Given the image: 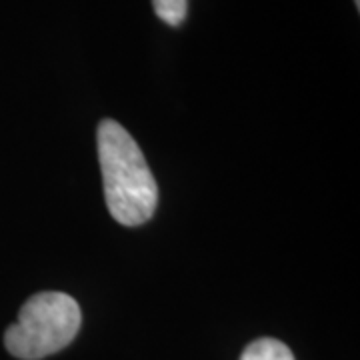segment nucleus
Listing matches in <instances>:
<instances>
[{
	"label": "nucleus",
	"mask_w": 360,
	"mask_h": 360,
	"mask_svg": "<svg viewBox=\"0 0 360 360\" xmlns=\"http://www.w3.org/2000/svg\"><path fill=\"white\" fill-rule=\"evenodd\" d=\"M156 16L168 26H180L188 14V0H153Z\"/></svg>",
	"instance_id": "nucleus-4"
},
{
	"label": "nucleus",
	"mask_w": 360,
	"mask_h": 360,
	"mask_svg": "<svg viewBox=\"0 0 360 360\" xmlns=\"http://www.w3.org/2000/svg\"><path fill=\"white\" fill-rule=\"evenodd\" d=\"M82 312L65 292H39L20 309L18 321L6 330V350L20 360H40L66 348L80 330Z\"/></svg>",
	"instance_id": "nucleus-2"
},
{
	"label": "nucleus",
	"mask_w": 360,
	"mask_h": 360,
	"mask_svg": "<svg viewBox=\"0 0 360 360\" xmlns=\"http://www.w3.org/2000/svg\"><path fill=\"white\" fill-rule=\"evenodd\" d=\"M240 360H295V354L276 338H258L245 348Z\"/></svg>",
	"instance_id": "nucleus-3"
},
{
	"label": "nucleus",
	"mask_w": 360,
	"mask_h": 360,
	"mask_svg": "<svg viewBox=\"0 0 360 360\" xmlns=\"http://www.w3.org/2000/svg\"><path fill=\"white\" fill-rule=\"evenodd\" d=\"M96 142L110 217L124 226L144 224L155 214L158 186L141 146L129 130L108 118L98 124Z\"/></svg>",
	"instance_id": "nucleus-1"
},
{
	"label": "nucleus",
	"mask_w": 360,
	"mask_h": 360,
	"mask_svg": "<svg viewBox=\"0 0 360 360\" xmlns=\"http://www.w3.org/2000/svg\"><path fill=\"white\" fill-rule=\"evenodd\" d=\"M354 4H356V8H360V0H354Z\"/></svg>",
	"instance_id": "nucleus-5"
}]
</instances>
